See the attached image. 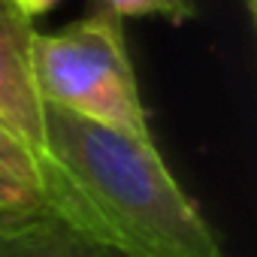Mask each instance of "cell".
<instances>
[{
    "label": "cell",
    "mask_w": 257,
    "mask_h": 257,
    "mask_svg": "<svg viewBox=\"0 0 257 257\" xmlns=\"http://www.w3.org/2000/svg\"><path fill=\"white\" fill-rule=\"evenodd\" d=\"M10 221H13V218H7V215H0V230H4V227H7Z\"/></svg>",
    "instance_id": "cell-11"
},
{
    "label": "cell",
    "mask_w": 257,
    "mask_h": 257,
    "mask_svg": "<svg viewBox=\"0 0 257 257\" xmlns=\"http://www.w3.org/2000/svg\"><path fill=\"white\" fill-rule=\"evenodd\" d=\"M46 212L40 197L10 179L0 176V215H7V218H31V215H40Z\"/></svg>",
    "instance_id": "cell-7"
},
{
    "label": "cell",
    "mask_w": 257,
    "mask_h": 257,
    "mask_svg": "<svg viewBox=\"0 0 257 257\" xmlns=\"http://www.w3.org/2000/svg\"><path fill=\"white\" fill-rule=\"evenodd\" d=\"M97 10H106V13L118 16V19L158 16V19H167L173 25H185L197 13L194 0H97Z\"/></svg>",
    "instance_id": "cell-5"
},
{
    "label": "cell",
    "mask_w": 257,
    "mask_h": 257,
    "mask_svg": "<svg viewBox=\"0 0 257 257\" xmlns=\"http://www.w3.org/2000/svg\"><path fill=\"white\" fill-rule=\"evenodd\" d=\"M34 64L49 106L118 134L152 140L149 109L118 16L97 10L52 34H34Z\"/></svg>",
    "instance_id": "cell-2"
},
{
    "label": "cell",
    "mask_w": 257,
    "mask_h": 257,
    "mask_svg": "<svg viewBox=\"0 0 257 257\" xmlns=\"http://www.w3.org/2000/svg\"><path fill=\"white\" fill-rule=\"evenodd\" d=\"M242 4H245V10H248V16L254 19V16H257V0H242Z\"/></svg>",
    "instance_id": "cell-10"
},
{
    "label": "cell",
    "mask_w": 257,
    "mask_h": 257,
    "mask_svg": "<svg viewBox=\"0 0 257 257\" xmlns=\"http://www.w3.org/2000/svg\"><path fill=\"white\" fill-rule=\"evenodd\" d=\"M34 22L22 19L10 0H0V127L31 155L40 173V203L67 230L88 242H100V227L85 200L70 185L52 155L49 103L43 97L34 64Z\"/></svg>",
    "instance_id": "cell-3"
},
{
    "label": "cell",
    "mask_w": 257,
    "mask_h": 257,
    "mask_svg": "<svg viewBox=\"0 0 257 257\" xmlns=\"http://www.w3.org/2000/svg\"><path fill=\"white\" fill-rule=\"evenodd\" d=\"M10 4H13V10H16L22 19L34 22L37 16H46V13H52L58 4H64V0H10Z\"/></svg>",
    "instance_id": "cell-9"
},
{
    "label": "cell",
    "mask_w": 257,
    "mask_h": 257,
    "mask_svg": "<svg viewBox=\"0 0 257 257\" xmlns=\"http://www.w3.org/2000/svg\"><path fill=\"white\" fill-rule=\"evenodd\" d=\"M0 257H70V230L49 212L13 218L0 230Z\"/></svg>",
    "instance_id": "cell-4"
},
{
    "label": "cell",
    "mask_w": 257,
    "mask_h": 257,
    "mask_svg": "<svg viewBox=\"0 0 257 257\" xmlns=\"http://www.w3.org/2000/svg\"><path fill=\"white\" fill-rule=\"evenodd\" d=\"M58 167L91 209L100 242L124 257H227L152 140L49 109Z\"/></svg>",
    "instance_id": "cell-1"
},
{
    "label": "cell",
    "mask_w": 257,
    "mask_h": 257,
    "mask_svg": "<svg viewBox=\"0 0 257 257\" xmlns=\"http://www.w3.org/2000/svg\"><path fill=\"white\" fill-rule=\"evenodd\" d=\"M0 176L28 188V191H34L40 197V173H37L31 155L4 131V127H0Z\"/></svg>",
    "instance_id": "cell-6"
},
{
    "label": "cell",
    "mask_w": 257,
    "mask_h": 257,
    "mask_svg": "<svg viewBox=\"0 0 257 257\" xmlns=\"http://www.w3.org/2000/svg\"><path fill=\"white\" fill-rule=\"evenodd\" d=\"M70 257H124V254H118V251H112L106 245L88 242V239H82V236H76L70 230Z\"/></svg>",
    "instance_id": "cell-8"
}]
</instances>
